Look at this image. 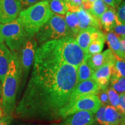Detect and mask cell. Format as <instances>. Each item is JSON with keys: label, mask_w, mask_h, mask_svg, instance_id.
Wrapping results in <instances>:
<instances>
[{"label": "cell", "mask_w": 125, "mask_h": 125, "mask_svg": "<svg viewBox=\"0 0 125 125\" xmlns=\"http://www.w3.org/2000/svg\"><path fill=\"white\" fill-rule=\"evenodd\" d=\"M78 68L35 56L33 68L15 112L18 118L34 121L60 119V111L76 85Z\"/></svg>", "instance_id": "6da1fadb"}, {"label": "cell", "mask_w": 125, "mask_h": 125, "mask_svg": "<svg viewBox=\"0 0 125 125\" xmlns=\"http://www.w3.org/2000/svg\"><path fill=\"white\" fill-rule=\"evenodd\" d=\"M50 62L67 64L78 68L88 55L76 43L74 38L66 37L40 45L35 55Z\"/></svg>", "instance_id": "7a4b0ae2"}, {"label": "cell", "mask_w": 125, "mask_h": 125, "mask_svg": "<svg viewBox=\"0 0 125 125\" xmlns=\"http://www.w3.org/2000/svg\"><path fill=\"white\" fill-rule=\"evenodd\" d=\"M21 83V72L18 56L12 52V60L2 84L1 104L3 116L12 115L16 107V98Z\"/></svg>", "instance_id": "3957f363"}, {"label": "cell", "mask_w": 125, "mask_h": 125, "mask_svg": "<svg viewBox=\"0 0 125 125\" xmlns=\"http://www.w3.org/2000/svg\"><path fill=\"white\" fill-rule=\"evenodd\" d=\"M53 14L50 9L49 2L41 1L20 11L18 18L21 20L28 36L34 37Z\"/></svg>", "instance_id": "277c9868"}, {"label": "cell", "mask_w": 125, "mask_h": 125, "mask_svg": "<svg viewBox=\"0 0 125 125\" xmlns=\"http://www.w3.org/2000/svg\"><path fill=\"white\" fill-rule=\"evenodd\" d=\"M35 39L40 45L46 42L70 37V32L63 17L53 14L35 34Z\"/></svg>", "instance_id": "5b68a950"}, {"label": "cell", "mask_w": 125, "mask_h": 125, "mask_svg": "<svg viewBox=\"0 0 125 125\" xmlns=\"http://www.w3.org/2000/svg\"><path fill=\"white\" fill-rule=\"evenodd\" d=\"M1 32L4 42L11 52L18 51L29 37L19 18L11 22L1 24Z\"/></svg>", "instance_id": "8992f818"}, {"label": "cell", "mask_w": 125, "mask_h": 125, "mask_svg": "<svg viewBox=\"0 0 125 125\" xmlns=\"http://www.w3.org/2000/svg\"><path fill=\"white\" fill-rule=\"evenodd\" d=\"M38 42L34 37H28L16 52L18 54L21 72V84L24 85L34 64Z\"/></svg>", "instance_id": "52a82bcc"}, {"label": "cell", "mask_w": 125, "mask_h": 125, "mask_svg": "<svg viewBox=\"0 0 125 125\" xmlns=\"http://www.w3.org/2000/svg\"><path fill=\"white\" fill-rule=\"evenodd\" d=\"M102 106L96 94H91L83 97L71 104H67L60 111V119H65L67 116L79 111H91L95 114Z\"/></svg>", "instance_id": "ba28073f"}, {"label": "cell", "mask_w": 125, "mask_h": 125, "mask_svg": "<svg viewBox=\"0 0 125 125\" xmlns=\"http://www.w3.org/2000/svg\"><path fill=\"white\" fill-rule=\"evenodd\" d=\"M123 115L111 105H102L94 114L95 121L100 125H119Z\"/></svg>", "instance_id": "9c48e42d"}, {"label": "cell", "mask_w": 125, "mask_h": 125, "mask_svg": "<svg viewBox=\"0 0 125 125\" xmlns=\"http://www.w3.org/2000/svg\"><path fill=\"white\" fill-rule=\"evenodd\" d=\"M21 10L19 0H0V23L11 22L18 18Z\"/></svg>", "instance_id": "30bf717a"}, {"label": "cell", "mask_w": 125, "mask_h": 125, "mask_svg": "<svg viewBox=\"0 0 125 125\" xmlns=\"http://www.w3.org/2000/svg\"><path fill=\"white\" fill-rule=\"evenodd\" d=\"M98 90L96 82L92 79L78 83L71 92L69 101L67 104H71L83 97L91 94H97Z\"/></svg>", "instance_id": "8fae6325"}, {"label": "cell", "mask_w": 125, "mask_h": 125, "mask_svg": "<svg viewBox=\"0 0 125 125\" xmlns=\"http://www.w3.org/2000/svg\"><path fill=\"white\" fill-rule=\"evenodd\" d=\"M116 56L110 49L105 50L103 53H99L87 57L86 62L90 68L95 71L105 64H110L114 66Z\"/></svg>", "instance_id": "7c38bea8"}, {"label": "cell", "mask_w": 125, "mask_h": 125, "mask_svg": "<svg viewBox=\"0 0 125 125\" xmlns=\"http://www.w3.org/2000/svg\"><path fill=\"white\" fill-rule=\"evenodd\" d=\"M104 34L101 29L89 27L81 30L75 38L76 43L87 54L88 47L93 41ZM88 55V54H87Z\"/></svg>", "instance_id": "4fadbf2b"}, {"label": "cell", "mask_w": 125, "mask_h": 125, "mask_svg": "<svg viewBox=\"0 0 125 125\" xmlns=\"http://www.w3.org/2000/svg\"><path fill=\"white\" fill-rule=\"evenodd\" d=\"M95 121L94 114L83 111L67 116L59 125H90Z\"/></svg>", "instance_id": "5bb4252c"}, {"label": "cell", "mask_w": 125, "mask_h": 125, "mask_svg": "<svg viewBox=\"0 0 125 125\" xmlns=\"http://www.w3.org/2000/svg\"><path fill=\"white\" fill-rule=\"evenodd\" d=\"M112 65L107 64L94 71L92 79L96 82L99 90H106L108 87L112 74Z\"/></svg>", "instance_id": "9a60e30c"}, {"label": "cell", "mask_w": 125, "mask_h": 125, "mask_svg": "<svg viewBox=\"0 0 125 125\" xmlns=\"http://www.w3.org/2000/svg\"><path fill=\"white\" fill-rule=\"evenodd\" d=\"M99 21L101 27L108 32L113 31L115 26L121 24L117 17L116 8L111 7L101 15Z\"/></svg>", "instance_id": "2e32d148"}, {"label": "cell", "mask_w": 125, "mask_h": 125, "mask_svg": "<svg viewBox=\"0 0 125 125\" xmlns=\"http://www.w3.org/2000/svg\"><path fill=\"white\" fill-rule=\"evenodd\" d=\"M12 57V52L3 42L0 43V81L2 85L4 83Z\"/></svg>", "instance_id": "e0dca14e"}, {"label": "cell", "mask_w": 125, "mask_h": 125, "mask_svg": "<svg viewBox=\"0 0 125 125\" xmlns=\"http://www.w3.org/2000/svg\"><path fill=\"white\" fill-rule=\"evenodd\" d=\"M79 21L80 30L89 27H93L101 29V26L99 20L93 16L91 13L83 8L76 12Z\"/></svg>", "instance_id": "ac0fdd59"}, {"label": "cell", "mask_w": 125, "mask_h": 125, "mask_svg": "<svg viewBox=\"0 0 125 125\" xmlns=\"http://www.w3.org/2000/svg\"><path fill=\"white\" fill-rule=\"evenodd\" d=\"M106 40L107 41L109 49L115 54L116 57L125 60V54L123 52L121 40L119 36L114 31H111L106 35Z\"/></svg>", "instance_id": "d6986e66"}, {"label": "cell", "mask_w": 125, "mask_h": 125, "mask_svg": "<svg viewBox=\"0 0 125 125\" xmlns=\"http://www.w3.org/2000/svg\"><path fill=\"white\" fill-rule=\"evenodd\" d=\"M64 19L69 30L70 37L75 38L80 31L79 19L76 12L68 11L65 14Z\"/></svg>", "instance_id": "ffe728a7"}, {"label": "cell", "mask_w": 125, "mask_h": 125, "mask_svg": "<svg viewBox=\"0 0 125 125\" xmlns=\"http://www.w3.org/2000/svg\"><path fill=\"white\" fill-rule=\"evenodd\" d=\"M93 73L94 71L90 68L87 64L86 59H85L78 67L76 84L82 81L92 79Z\"/></svg>", "instance_id": "44dd1931"}, {"label": "cell", "mask_w": 125, "mask_h": 125, "mask_svg": "<svg viewBox=\"0 0 125 125\" xmlns=\"http://www.w3.org/2000/svg\"><path fill=\"white\" fill-rule=\"evenodd\" d=\"M105 40L106 35L104 34L94 39L88 47L87 49L88 56L101 53L104 48Z\"/></svg>", "instance_id": "7402d4cb"}, {"label": "cell", "mask_w": 125, "mask_h": 125, "mask_svg": "<svg viewBox=\"0 0 125 125\" xmlns=\"http://www.w3.org/2000/svg\"><path fill=\"white\" fill-rule=\"evenodd\" d=\"M109 6L103 1V0H95L93 2L92 7L87 10L93 16L99 20L101 15L105 12Z\"/></svg>", "instance_id": "603a6c76"}, {"label": "cell", "mask_w": 125, "mask_h": 125, "mask_svg": "<svg viewBox=\"0 0 125 125\" xmlns=\"http://www.w3.org/2000/svg\"><path fill=\"white\" fill-rule=\"evenodd\" d=\"M109 85V86L114 89L119 94L125 93V77L112 73Z\"/></svg>", "instance_id": "cb8c5ba5"}, {"label": "cell", "mask_w": 125, "mask_h": 125, "mask_svg": "<svg viewBox=\"0 0 125 125\" xmlns=\"http://www.w3.org/2000/svg\"><path fill=\"white\" fill-rule=\"evenodd\" d=\"M48 2L50 9L54 13L65 15L68 11L66 3L63 0H51Z\"/></svg>", "instance_id": "d4e9b609"}, {"label": "cell", "mask_w": 125, "mask_h": 125, "mask_svg": "<svg viewBox=\"0 0 125 125\" xmlns=\"http://www.w3.org/2000/svg\"><path fill=\"white\" fill-rule=\"evenodd\" d=\"M112 74L125 77V60L116 57L114 65L112 67Z\"/></svg>", "instance_id": "484cf974"}, {"label": "cell", "mask_w": 125, "mask_h": 125, "mask_svg": "<svg viewBox=\"0 0 125 125\" xmlns=\"http://www.w3.org/2000/svg\"><path fill=\"white\" fill-rule=\"evenodd\" d=\"M106 90H107L108 97L109 105L116 109L119 104V94H118L114 89L110 86L108 87Z\"/></svg>", "instance_id": "4316f807"}, {"label": "cell", "mask_w": 125, "mask_h": 125, "mask_svg": "<svg viewBox=\"0 0 125 125\" xmlns=\"http://www.w3.org/2000/svg\"><path fill=\"white\" fill-rule=\"evenodd\" d=\"M65 3L69 12H76L83 8V0H68Z\"/></svg>", "instance_id": "83f0119b"}, {"label": "cell", "mask_w": 125, "mask_h": 125, "mask_svg": "<svg viewBox=\"0 0 125 125\" xmlns=\"http://www.w3.org/2000/svg\"><path fill=\"white\" fill-rule=\"evenodd\" d=\"M116 15L121 24H125V0L116 8Z\"/></svg>", "instance_id": "f1b7e54d"}, {"label": "cell", "mask_w": 125, "mask_h": 125, "mask_svg": "<svg viewBox=\"0 0 125 125\" xmlns=\"http://www.w3.org/2000/svg\"><path fill=\"white\" fill-rule=\"evenodd\" d=\"M98 99L100 100L102 105L105 106L107 105H109L108 97L107 92L106 90L100 89L98 90V93H97Z\"/></svg>", "instance_id": "f546056e"}, {"label": "cell", "mask_w": 125, "mask_h": 125, "mask_svg": "<svg viewBox=\"0 0 125 125\" xmlns=\"http://www.w3.org/2000/svg\"><path fill=\"white\" fill-rule=\"evenodd\" d=\"M19 1L21 3V9H25L39 2L40 0H19Z\"/></svg>", "instance_id": "4dcf8cb0"}, {"label": "cell", "mask_w": 125, "mask_h": 125, "mask_svg": "<svg viewBox=\"0 0 125 125\" xmlns=\"http://www.w3.org/2000/svg\"><path fill=\"white\" fill-rule=\"evenodd\" d=\"M13 119V116L12 115L3 116L0 119V125H10Z\"/></svg>", "instance_id": "1f68e13d"}, {"label": "cell", "mask_w": 125, "mask_h": 125, "mask_svg": "<svg viewBox=\"0 0 125 125\" xmlns=\"http://www.w3.org/2000/svg\"><path fill=\"white\" fill-rule=\"evenodd\" d=\"M113 31L117 35H125V24H119L115 26Z\"/></svg>", "instance_id": "d6a6232c"}, {"label": "cell", "mask_w": 125, "mask_h": 125, "mask_svg": "<svg viewBox=\"0 0 125 125\" xmlns=\"http://www.w3.org/2000/svg\"><path fill=\"white\" fill-rule=\"evenodd\" d=\"M123 1L125 0H103V1H104L109 7L115 8L118 7L119 5Z\"/></svg>", "instance_id": "836d02e7"}, {"label": "cell", "mask_w": 125, "mask_h": 125, "mask_svg": "<svg viewBox=\"0 0 125 125\" xmlns=\"http://www.w3.org/2000/svg\"><path fill=\"white\" fill-rule=\"evenodd\" d=\"M118 36L119 37L120 40H121V42L123 52L125 54V35H119Z\"/></svg>", "instance_id": "e575fe53"}, {"label": "cell", "mask_w": 125, "mask_h": 125, "mask_svg": "<svg viewBox=\"0 0 125 125\" xmlns=\"http://www.w3.org/2000/svg\"><path fill=\"white\" fill-rule=\"evenodd\" d=\"M2 85L1 84V81H0V103L1 101V96H2Z\"/></svg>", "instance_id": "d590c367"}, {"label": "cell", "mask_w": 125, "mask_h": 125, "mask_svg": "<svg viewBox=\"0 0 125 125\" xmlns=\"http://www.w3.org/2000/svg\"><path fill=\"white\" fill-rule=\"evenodd\" d=\"M119 125H125V115H124L123 117V118L122 119L121 122H120Z\"/></svg>", "instance_id": "8d00e7d4"}, {"label": "cell", "mask_w": 125, "mask_h": 125, "mask_svg": "<svg viewBox=\"0 0 125 125\" xmlns=\"http://www.w3.org/2000/svg\"><path fill=\"white\" fill-rule=\"evenodd\" d=\"M4 42V39H3L1 32V24H0V43Z\"/></svg>", "instance_id": "74e56055"}, {"label": "cell", "mask_w": 125, "mask_h": 125, "mask_svg": "<svg viewBox=\"0 0 125 125\" xmlns=\"http://www.w3.org/2000/svg\"><path fill=\"white\" fill-rule=\"evenodd\" d=\"M95 0H83V1H85V2H88L90 3H93Z\"/></svg>", "instance_id": "f35d334b"}, {"label": "cell", "mask_w": 125, "mask_h": 125, "mask_svg": "<svg viewBox=\"0 0 125 125\" xmlns=\"http://www.w3.org/2000/svg\"><path fill=\"white\" fill-rule=\"evenodd\" d=\"M3 115V112H2V109L0 108V119L1 118V117Z\"/></svg>", "instance_id": "ab89813d"}, {"label": "cell", "mask_w": 125, "mask_h": 125, "mask_svg": "<svg viewBox=\"0 0 125 125\" xmlns=\"http://www.w3.org/2000/svg\"><path fill=\"white\" fill-rule=\"evenodd\" d=\"M90 125H97V123H96V122L95 121V122H94L93 123H92V124Z\"/></svg>", "instance_id": "60d3db41"}, {"label": "cell", "mask_w": 125, "mask_h": 125, "mask_svg": "<svg viewBox=\"0 0 125 125\" xmlns=\"http://www.w3.org/2000/svg\"><path fill=\"white\" fill-rule=\"evenodd\" d=\"M124 107H125V93L124 96Z\"/></svg>", "instance_id": "b9f144b4"}, {"label": "cell", "mask_w": 125, "mask_h": 125, "mask_svg": "<svg viewBox=\"0 0 125 125\" xmlns=\"http://www.w3.org/2000/svg\"><path fill=\"white\" fill-rule=\"evenodd\" d=\"M41 1H48V2H49V1H51V0H41Z\"/></svg>", "instance_id": "7bdbcfd3"}, {"label": "cell", "mask_w": 125, "mask_h": 125, "mask_svg": "<svg viewBox=\"0 0 125 125\" xmlns=\"http://www.w3.org/2000/svg\"><path fill=\"white\" fill-rule=\"evenodd\" d=\"M63 1H64L65 2H67V1H68V0H63Z\"/></svg>", "instance_id": "ee69618b"}, {"label": "cell", "mask_w": 125, "mask_h": 125, "mask_svg": "<svg viewBox=\"0 0 125 125\" xmlns=\"http://www.w3.org/2000/svg\"><path fill=\"white\" fill-rule=\"evenodd\" d=\"M56 125V124H53V125Z\"/></svg>", "instance_id": "f6af8a7d"}]
</instances>
